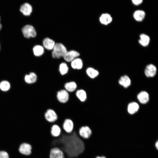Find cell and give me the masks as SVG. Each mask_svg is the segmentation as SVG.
Returning <instances> with one entry per match:
<instances>
[{"mask_svg":"<svg viewBox=\"0 0 158 158\" xmlns=\"http://www.w3.org/2000/svg\"><path fill=\"white\" fill-rule=\"evenodd\" d=\"M60 135L57 137H53L51 144V148L57 147L63 152L65 158H72L78 156L84 150L82 138L78 133L73 130L70 133L61 129Z\"/></svg>","mask_w":158,"mask_h":158,"instance_id":"obj_1","label":"cell"},{"mask_svg":"<svg viewBox=\"0 0 158 158\" xmlns=\"http://www.w3.org/2000/svg\"><path fill=\"white\" fill-rule=\"evenodd\" d=\"M67 51L65 46L61 43H56L52 49V56L55 59L63 57Z\"/></svg>","mask_w":158,"mask_h":158,"instance_id":"obj_2","label":"cell"},{"mask_svg":"<svg viewBox=\"0 0 158 158\" xmlns=\"http://www.w3.org/2000/svg\"><path fill=\"white\" fill-rule=\"evenodd\" d=\"M44 118L48 122L53 124L58 119V116L55 111L52 109H48L44 113Z\"/></svg>","mask_w":158,"mask_h":158,"instance_id":"obj_3","label":"cell"},{"mask_svg":"<svg viewBox=\"0 0 158 158\" xmlns=\"http://www.w3.org/2000/svg\"><path fill=\"white\" fill-rule=\"evenodd\" d=\"M69 93L64 89L58 90L56 93V97L57 101L62 104L67 103L69 100Z\"/></svg>","mask_w":158,"mask_h":158,"instance_id":"obj_4","label":"cell"},{"mask_svg":"<svg viewBox=\"0 0 158 158\" xmlns=\"http://www.w3.org/2000/svg\"><path fill=\"white\" fill-rule=\"evenodd\" d=\"M22 32L24 37L26 38L35 37L36 35V32L34 27L31 25H27L22 28Z\"/></svg>","mask_w":158,"mask_h":158,"instance_id":"obj_5","label":"cell"},{"mask_svg":"<svg viewBox=\"0 0 158 158\" xmlns=\"http://www.w3.org/2000/svg\"><path fill=\"white\" fill-rule=\"evenodd\" d=\"M92 133L91 129L87 126H81L78 130L79 135L84 139H89L91 137Z\"/></svg>","mask_w":158,"mask_h":158,"instance_id":"obj_6","label":"cell"},{"mask_svg":"<svg viewBox=\"0 0 158 158\" xmlns=\"http://www.w3.org/2000/svg\"><path fill=\"white\" fill-rule=\"evenodd\" d=\"M62 128L66 133H70L73 130L74 124L72 119L66 118L64 119L62 125Z\"/></svg>","mask_w":158,"mask_h":158,"instance_id":"obj_7","label":"cell"},{"mask_svg":"<svg viewBox=\"0 0 158 158\" xmlns=\"http://www.w3.org/2000/svg\"><path fill=\"white\" fill-rule=\"evenodd\" d=\"M49 158H65L63 151L57 147H53L50 150Z\"/></svg>","mask_w":158,"mask_h":158,"instance_id":"obj_8","label":"cell"},{"mask_svg":"<svg viewBox=\"0 0 158 158\" xmlns=\"http://www.w3.org/2000/svg\"><path fill=\"white\" fill-rule=\"evenodd\" d=\"M157 71L156 66L153 64H150L147 65L144 72L146 76L148 78L153 77L155 76Z\"/></svg>","mask_w":158,"mask_h":158,"instance_id":"obj_9","label":"cell"},{"mask_svg":"<svg viewBox=\"0 0 158 158\" xmlns=\"http://www.w3.org/2000/svg\"><path fill=\"white\" fill-rule=\"evenodd\" d=\"M20 12L24 16L30 15L32 11V6L28 3H25L22 4L20 8Z\"/></svg>","mask_w":158,"mask_h":158,"instance_id":"obj_10","label":"cell"},{"mask_svg":"<svg viewBox=\"0 0 158 158\" xmlns=\"http://www.w3.org/2000/svg\"><path fill=\"white\" fill-rule=\"evenodd\" d=\"M32 150L31 145L26 143L22 144L19 148V151L21 153L26 155H29L31 154Z\"/></svg>","mask_w":158,"mask_h":158,"instance_id":"obj_11","label":"cell"},{"mask_svg":"<svg viewBox=\"0 0 158 158\" xmlns=\"http://www.w3.org/2000/svg\"><path fill=\"white\" fill-rule=\"evenodd\" d=\"M79 56L80 54L78 52L74 50H71L67 51L63 58L66 61L70 62Z\"/></svg>","mask_w":158,"mask_h":158,"instance_id":"obj_12","label":"cell"},{"mask_svg":"<svg viewBox=\"0 0 158 158\" xmlns=\"http://www.w3.org/2000/svg\"><path fill=\"white\" fill-rule=\"evenodd\" d=\"M75 95L78 99L81 102H85L87 99V94L86 91L82 89L77 90Z\"/></svg>","mask_w":158,"mask_h":158,"instance_id":"obj_13","label":"cell"},{"mask_svg":"<svg viewBox=\"0 0 158 158\" xmlns=\"http://www.w3.org/2000/svg\"><path fill=\"white\" fill-rule=\"evenodd\" d=\"M78 86L76 83L74 81L67 82L65 83L64 88L68 92L73 93L77 89Z\"/></svg>","mask_w":158,"mask_h":158,"instance_id":"obj_14","label":"cell"},{"mask_svg":"<svg viewBox=\"0 0 158 158\" xmlns=\"http://www.w3.org/2000/svg\"><path fill=\"white\" fill-rule=\"evenodd\" d=\"M112 20V18L111 15L107 13H102L99 18L100 23L102 24L105 25H107L111 23Z\"/></svg>","mask_w":158,"mask_h":158,"instance_id":"obj_15","label":"cell"},{"mask_svg":"<svg viewBox=\"0 0 158 158\" xmlns=\"http://www.w3.org/2000/svg\"><path fill=\"white\" fill-rule=\"evenodd\" d=\"M137 98L141 103L145 104L148 102L149 100V95L146 92L142 91L138 95Z\"/></svg>","mask_w":158,"mask_h":158,"instance_id":"obj_16","label":"cell"},{"mask_svg":"<svg viewBox=\"0 0 158 158\" xmlns=\"http://www.w3.org/2000/svg\"><path fill=\"white\" fill-rule=\"evenodd\" d=\"M145 13L142 10H137L133 13V16L134 19L138 22H141L144 19L145 16Z\"/></svg>","mask_w":158,"mask_h":158,"instance_id":"obj_17","label":"cell"},{"mask_svg":"<svg viewBox=\"0 0 158 158\" xmlns=\"http://www.w3.org/2000/svg\"><path fill=\"white\" fill-rule=\"evenodd\" d=\"M55 44L54 40L49 37L45 38L43 41V47L48 50H52Z\"/></svg>","mask_w":158,"mask_h":158,"instance_id":"obj_18","label":"cell"},{"mask_svg":"<svg viewBox=\"0 0 158 158\" xmlns=\"http://www.w3.org/2000/svg\"><path fill=\"white\" fill-rule=\"evenodd\" d=\"M150 37L144 33L140 35L138 42L141 46L144 47L147 46L150 43Z\"/></svg>","mask_w":158,"mask_h":158,"instance_id":"obj_19","label":"cell"},{"mask_svg":"<svg viewBox=\"0 0 158 158\" xmlns=\"http://www.w3.org/2000/svg\"><path fill=\"white\" fill-rule=\"evenodd\" d=\"M118 83L124 88H127L131 84V80L128 76L125 75L120 77L118 80Z\"/></svg>","mask_w":158,"mask_h":158,"instance_id":"obj_20","label":"cell"},{"mask_svg":"<svg viewBox=\"0 0 158 158\" xmlns=\"http://www.w3.org/2000/svg\"><path fill=\"white\" fill-rule=\"evenodd\" d=\"M37 76L34 72H31L29 74L26 75L24 78L25 82L29 84L35 83L37 81Z\"/></svg>","mask_w":158,"mask_h":158,"instance_id":"obj_21","label":"cell"},{"mask_svg":"<svg viewBox=\"0 0 158 158\" xmlns=\"http://www.w3.org/2000/svg\"><path fill=\"white\" fill-rule=\"evenodd\" d=\"M83 61L80 58H77L71 62V66L73 69L80 70L83 68Z\"/></svg>","mask_w":158,"mask_h":158,"instance_id":"obj_22","label":"cell"},{"mask_svg":"<svg viewBox=\"0 0 158 158\" xmlns=\"http://www.w3.org/2000/svg\"><path fill=\"white\" fill-rule=\"evenodd\" d=\"M61 128L56 124H53L51 128L50 133L54 137H59L61 134Z\"/></svg>","mask_w":158,"mask_h":158,"instance_id":"obj_23","label":"cell"},{"mask_svg":"<svg viewBox=\"0 0 158 158\" xmlns=\"http://www.w3.org/2000/svg\"><path fill=\"white\" fill-rule=\"evenodd\" d=\"M139 108V105L137 103L132 102L128 104L127 108L129 114H133L137 112Z\"/></svg>","mask_w":158,"mask_h":158,"instance_id":"obj_24","label":"cell"},{"mask_svg":"<svg viewBox=\"0 0 158 158\" xmlns=\"http://www.w3.org/2000/svg\"><path fill=\"white\" fill-rule=\"evenodd\" d=\"M86 73L89 77L91 79H94L99 74L98 71L92 67L88 68L86 71Z\"/></svg>","mask_w":158,"mask_h":158,"instance_id":"obj_25","label":"cell"},{"mask_svg":"<svg viewBox=\"0 0 158 158\" xmlns=\"http://www.w3.org/2000/svg\"><path fill=\"white\" fill-rule=\"evenodd\" d=\"M33 51L35 56H40L44 53V47L40 45H36L33 47Z\"/></svg>","mask_w":158,"mask_h":158,"instance_id":"obj_26","label":"cell"},{"mask_svg":"<svg viewBox=\"0 0 158 158\" xmlns=\"http://www.w3.org/2000/svg\"><path fill=\"white\" fill-rule=\"evenodd\" d=\"M59 71L61 75L66 74L68 71V67L67 64L64 62L61 63L59 66Z\"/></svg>","mask_w":158,"mask_h":158,"instance_id":"obj_27","label":"cell"},{"mask_svg":"<svg viewBox=\"0 0 158 158\" xmlns=\"http://www.w3.org/2000/svg\"><path fill=\"white\" fill-rule=\"evenodd\" d=\"M11 84L7 81L3 80L0 83V89L3 92H6L9 90Z\"/></svg>","mask_w":158,"mask_h":158,"instance_id":"obj_28","label":"cell"},{"mask_svg":"<svg viewBox=\"0 0 158 158\" xmlns=\"http://www.w3.org/2000/svg\"><path fill=\"white\" fill-rule=\"evenodd\" d=\"M0 158H9L8 153L4 151H0Z\"/></svg>","mask_w":158,"mask_h":158,"instance_id":"obj_29","label":"cell"},{"mask_svg":"<svg viewBox=\"0 0 158 158\" xmlns=\"http://www.w3.org/2000/svg\"><path fill=\"white\" fill-rule=\"evenodd\" d=\"M133 4L135 6H138L141 4L143 0H131Z\"/></svg>","mask_w":158,"mask_h":158,"instance_id":"obj_30","label":"cell"},{"mask_svg":"<svg viewBox=\"0 0 158 158\" xmlns=\"http://www.w3.org/2000/svg\"><path fill=\"white\" fill-rule=\"evenodd\" d=\"M95 158H107L104 156L99 155L95 157Z\"/></svg>","mask_w":158,"mask_h":158,"instance_id":"obj_31","label":"cell"},{"mask_svg":"<svg viewBox=\"0 0 158 158\" xmlns=\"http://www.w3.org/2000/svg\"><path fill=\"white\" fill-rule=\"evenodd\" d=\"M155 146L157 150L158 148V141L157 140L155 143Z\"/></svg>","mask_w":158,"mask_h":158,"instance_id":"obj_32","label":"cell"},{"mask_svg":"<svg viewBox=\"0 0 158 158\" xmlns=\"http://www.w3.org/2000/svg\"><path fill=\"white\" fill-rule=\"evenodd\" d=\"M0 21H1V17L0 16V30H1L2 28V25H1V24L0 23Z\"/></svg>","mask_w":158,"mask_h":158,"instance_id":"obj_33","label":"cell"},{"mask_svg":"<svg viewBox=\"0 0 158 158\" xmlns=\"http://www.w3.org/2000/svg\"></svg>","mask_w":158,"mask_h":158,"instance_id":"obj_34","label":"cell"}]
</instances>
